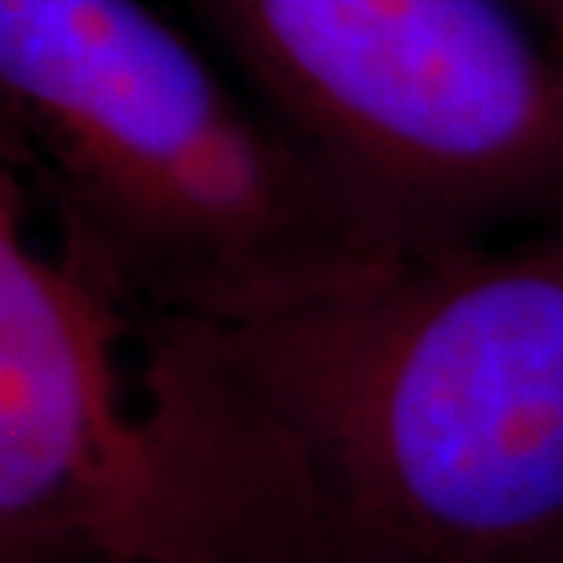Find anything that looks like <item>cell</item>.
<instances>
[{
	"label": "cell",
	"mask_w": 563,
	"mask_h": 563,
	"mask_svg": "<svg viewBox=\"0 0 563 563\" xmlns=\"http://www.w3.org/2000/svg\"><path fill=\"white\" fill-rule=\"evenodd\" d=\"M136 325L209 563H494L563 523V220L256 319Z\"/></svg>",
	"instance_id": "cell-1"
},
{
	"label": "cell",
	"mask_w": 563,
	"mask_h": 563,
	"mask_svg": "<svg viewBox=\"0 0 563 563\" xmlns=\"http://www.w3.org/2000/svg\"><path fill=\"white\" fill-rule=\"evenodd\" d=\"M0 96L63 245L132 314L239 322L391 267L289 132L143 0H0Z\"/></svg>",
	"instance_id": "cell-2"
},
{
	"label": "cell",
	"mask_w": 563,
	"mask_h": 563,
	"mask_svg": "<svg viewBox=\"0 0 563 563\" xmlns=\"http://www.w3.org/2000/svg\"><path fill=\"white\" fill-rule=\"evenodd\" d=\"M369 245L563 220V41L527 0H195Z\"/></svg>",
	"instance_id": "cell-3"
},
{
	"label": "cell",
	"mask_w": 563,
	"mask_h": 563,
	"mask_svg": "<svg viewBox=\"0 0 563 563\" xmlns=\"http://www.w3.org/2000/svg\"><path fill=\"white\" fill-rule=\"evenodd\" d=\"M136 314L0 179V563H209L151 421L125 399Z\"/></svg>",
	"instance_id": "cell-4"
},
{
	"label": "cell",
	"mask_w": 563,
	"mask_h": 563,
	"mask_svg": "<svg viewBox=\"0 0 563 563\" xmlns=\"http://www.w3.org/2000/svg\"><path fill=\"white\" fill-rule=\"evenodd\" d=\"M494 563H563V523L542 534L538 542L516 549V553L494 560Z\"/></svg>",
	"instance_id": "cell-5"
},
{
	"label": "cell",
	"mask_w": 563,
	"mask_h": 563,
	"mask_svg": "<svg viewBox=\"0 0 563 563\" xmlns=\"http://www.w3.org/2000/svg\"><path fill=\"white\" fill-rule=\"evenodd\" d=\"M527 4H531L538 15H542L545 26L563 41V0H527Z\"/></svg>",
	"instance_id": "cell-6"
}]
</instances>
